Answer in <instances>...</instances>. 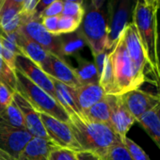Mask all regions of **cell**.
I'll list each match as a JSON object with an SVG mask.
<instances>
[{
    "instance_id": "obj_1",
    "label": "cell",
    "mask_w": 160,
    "mask_h": 160,
    "mask_svg": "<svg viewBox=\"0 0 160 160\" xmlns=\"http://www.w3.org/2000/svg\"><path fill=\"white\" fill-rule=\"evenodd\" d=\"M68 123L81 150L99 157H102L110 147L122 142V138L110 125L90 122L81 114H71Z\"/></svg>"
},
{
    "instance_id": "obj_2",
    "label": "cell",
    "mask_w": 160,
    "mask_h": 160,
    "mask_svg": "<svg viewBox=\"0 0 160 160\" xmlns=\"http://www.w3.org/2000/svg\"><path fill=\"white\" fill-rule=\"evenodd\" d=\"M159 8L147 5L144 0H137L132 18L144 49L153 83L160 80V61L157 52V13Z\"/></svg>"
},
{
    "instance_id": "obj_3",
    "label": "cell",
    "mask_w": 160,
    "mask_h": 160,
    "mask_svg": "<svg viewBox=\"0 0 160 160\" xmlns=\"http://www.w3.org/2000/svg\"><path fill=\"white\" fill-rule=\"evenodd\" d=\"M105 6V5H104ZM85 13L79 27L87 45L93 56L108 49V23L107 10L95 8L92 2L84 6Z\"/></svg>"
},
{
    "instance_id": "obj_4",
    "label": "cell",
    "mask_w": 160,
    "mask_h": 160,
    "mask_svg": "<svg viewBox=\"0 0 160 160\" xmlns=\"http://www.w3.org/2000/svg\"><path fill=\"white\" fill-rule=\"evenodd\" d=\"M14 73L16 76V92L39 113H44L63 122H69L70 115L55 98L31 82L17 69L14 70Z\"/></svg>"
},
{
    "instance_id": "obj_5",
    "label": "cell",
    "mask_w": 160,
    "mask_h": 160,
    "mask_svg": "<svg viewBox=\"0 0 160 160\" xmlns=\"http://www.w3.org/2000/svg\"><path fill=\"white\" fill-rule=\"evenodd\" d=\"M109 57L112 63L117 94L122 95L130 91L138 89L140 85L137 80L133 64L122 36L110 51Z\"/></svg>"
},
{
    "instance_id": "obj_6",
    "label": "cell",
    "mask_w": 160,
    "mask_h": 160,
    "mask_svg": "<svg viewBox=\"0 0 160 160\" xmlns=\"http://www.w3.org/2000/svg\"><path fill=\"white\" fill-rule=\"evenodd\" d=\"M137 0H108L107 15L108 23V49L111 51L125 27L131 23Z\"/></svg>"
},
{
    "instance_id": "obj_7",
    "label": "cell",
    "mask_w": 160,
    "mask_h": 160,
    "mask_svg": "<svg viewBox=\"0 0 160 160\" xmlns=\"http://www.w3.org/2000/svg\"><path fill=\"white\" fill-rule=\"evenodd\" d=\"M19 30L28 38L40 44L47 52L64 58L61 50L60 36H55L49 33L42 25L41 19L35 18L32 14L24 13V19Z\"/></svg>"
},
{
    "instance_id": "obj_8",
    "label": "cell",
    "mask_w": 160,
    "mask_h": 160,
    "mask_svg": "<svg viewBox=\"0 0 160 160\" xmlns=\"http://www.w3.org/2000/svg\"><path fill=\"white\" fill-rule=\"evenodd\" d=\"M121 36L124 42L128 56L133 64L138 84L141 86L147 80L145 72L147 67H149V64L138 33L133 22L129 23L125 27Z\"/></svg>"
},
{
    "instance_id": "obj_9",
    "label": "cell",
    "mask_w": 160,
    "mask_h": 160,
    "mask_svg": "<svg viewBox=\"0 0 160 160\" xmlns=\"http://www.w3.org/2000/svg\"><path fill=\"white\" fill-rule=\"evenodd\" d=\"M40 117L48 138L57 147L70 149L75 152L82 151L73 137L69 123L44 113H40Z\"/></svg>"
},
{
    "instance_id": "obj_10",
    "label": "cell",
    "mask_w": 160,
    "mask_h": 160,
    "mask_svg": "<svg viewBox=\"0 0 160 160\" xmlns=\"http://www.w3.org/2000/svg\"><path fill=\"white\" fill-rule=\"evenodd\" d=\"M15 69L20 71L31 82L57 100L56 91L51 77L45 73L37 63L25 55H17L15 58Z\"/></svg>"
},
{
    "instance_id": "obj_11",
    "label": "cell",
    "mask_w": 160,
    "mask_h": 160,
    "mask_svg": "<svg viewBox=\"0 0 160 160\" xmlns=\"http://www.w3.org/2000/svg\"><path fill=\"white\" fill-rule=\"evenodd\" d=\"M121 96L136 122H138L145 113L155 108L160 103V96L158 94H152L139 89L130 91Z\"/></svg>"
},
{
    "instance_id": "obj_12",
    "label": "cell",
    "mask_w": 160,
    "mask_h": 160,
    "mask_svg": "<svg viewBox=\"0 0 160 160\" xmlns=\"http://www.w3.org/2000/svg\"><path fill=\"white\" fill-rule=\"evenodd\" d=\"M32 138L27 130L12 127L0 121V149L14 158L18 159L20 152Z\"/></svg>"
},
{
    "instance_id": "obj_13",
    "label": "cell",
    "mask_w": 160,
    "mask_h": 160,
    "mask_svg": "<svg viewBox=\"0 0 160 160\" xmlns=\"http://www.w3.org/2000/svg\"><path fill=\"white\" fill-rule=\"evenodd\" d=\"M50 77L75 89L81 86L74 68L69 65L64 58L49 53L47 59L40 66Z\"/></svg>"
},
{
    "instance_id": "obj_14",
    "label": "cell",
    "mask_w": 160,
    "mask_h": 160,
    "mask_svg": "<svg viewBox=\"0 0 160 160\" xmlns=\"http://www.w3.org/2000/svg\"><path fill=\"white\" fill-rule=\"evenodd\" d=\"M107 98L110 106L109 125L122 138H124L137 122L125 107L121 95H107Z\"/></svg>"
},
{
    "instance_id": "obj_15",
    "label": "cell",
    "mask_w": 160,
    "mask_h": 160,
    "mask_svg": "<svg viewBox=\"0 0 160 160\" xmlns=\"http://www.w3.org/2000/svg\"><path fill=\"white\" fill-rule=\"evenodd\" d=\"M13 101L21 110L27 131L31 134L32 137L49 139L43 128L40 113L17 92L13 93Z\"/></svg>"
},
{
    "instance_id": "obj_16",
    "label": "cell",
    "mask_w": 160,
    "mask_h": 160,
    "mask_svg": "<svg viewBox=\"0 0 160 160\" xmlns=\"http://www.w3.org/2000/svg\"><path fill=\"white\" fill-rule=\"evenodd\" d=\"M74 94L80 114L104 99L107 95L99 83H91L79 86L74 89Z\"/></svg>"
},
{
    "instance_id": "obj_17",
    "label": "cell",
    "mask_w": 160,
    "mask_h": 160,
    "mask_svg": "<svg viewBox=\"0 0 160 160\" xmlns=\"http://www.w3.org/2000/svg\"><path fill=\"white\" fill-rule=\"evenodd\" d=\"M56 147L49 139L33 137L20 152L18 160H48L50 152Z\"/></svg>"
},
{
    "instance_id": "obj_18",
    "label": "cell",
    "mask_w": 160,
    "mask_h": 160,
    "mask_svg": "<svg viewBox=\"0 0 160 160\" xmlns=\"http://www.w3.org/2000/svg\"><path fill=\"white\" fill-rule=\"evenodd\" d=\"M16 44L20 47L23 55L30 58L39 66H41L49 56V52H47L36 42L28 38L20 30H18L17 32Z\"/></svg>"
},
{
    "instance_id": "obj_19",
    "label": "cell",
    "mask_w": 160,
    "mask_h": 160,
    "mask_svg": "<svg viewBox=\"0 0 160 160\" xmlns=\"http://www.w3.org/2000/svg\"><path fill=\"white\" fill-rule=\"evenodd\" d=\"M51 79H52V82L54 84V88L56 91L57 101L62 106V108L68 112L69 115L73 114V113L80 114L79 109L76 105L74 89L52 77Z\"/></svg>"
},
{
    "instance_id": "obj_20",
    "label": "cell",
    "mask_w": 160,
    "mask_h": 160,
    "mask_svg": "<svg viewBox=\"0 0 160 160\" xmlns=\"http://www.w3.org/2000/svg\"><path fill=\"white\" fill-rule=\"evenodd\" d=\"M81 115L90 122L99 123H110V106L107 95L104 99L94 104L86 111L82 112Z\"/></svg>"
},
{
    "instance_id": "obj_21",
    "label": "cell",
    "mask_w": 160,
    "mask_h": 160,
    "mask_svg": "<svg viewBox=\"0 0 160 160\" xmlns=\"http://www.w3.org/2000/svg\"><path fill=\"white\" fill-rule=\"evenodd\" d=\"M78 65L74 68L75 73L81 85L99 83V74L94 62L89 61L81 57H77Z\"/></svg>"
},
{
    "instance_id": "obj_22",
    "label": "cell",
    "mask_w": 160,
    "mask_h": 160,
    "mask_svg": "<svg viewBox=\"0 0 160 160\" xmlns=\"http://www.w3.org/2000/svg\"><path fill=\"white\" fill-rule=\"evenodd\" d=\"M137 122L141 125V127L160 149V121L157 116L156 108L145 113L139 120H138Z\"/></svg>"
},
{
    "instance_id": "obj_23",
    "label": "cell",
    "mask_w": 160,
    "mask_h": 160,
    "mask_svg": "<svg viewBox=\"0 0 160 160\" xmlns=\"http://www.w3.org/2000/svg\"><path fill=\"white\" fill-rule=\"evenodd\" d=\"M60 40H61V50L64 57L71 56L77 53L87 44L79 29L72 33L60 35Z\"/></svg>"
},
{
    "instance_id": "obj_24",
    "label": "cell",
    "mask_w": 160,
    "mask_h": 160,
    "mask_svg": "<svg viewBox=\"0 0 160 160\" xmlns=\"http://www.w3.org/2000/svg\"><path fill=\"white\" fill-rule=\"evenodd\" d=\"M0 121L12 127L27 130L21 110L13 100L3 109L0 115Z\"/></svg>"
},
{
    "instance_id": "obj_25",
    "label": "cell",
    "mask_w": 160,
    "mask_h": 160,
    "mask_svg": "<svg viewBox=\"0 0 160 160\" xmlns=\"http://www.w3.org/2000/svg\"><path fill=\"white\" fill-rule=\"evenodd\" d=\"M100 158L101 160H133L128 150L122 142L110 147L108 152Z\"/></svg>"
},
{
    "instance_id": "obj_26",
    "label": "cell",
    "mask_w": 160,
    "mask_h": 160,
    "mask_svg": "<svg viewBox=\"0 0 160 160\" xmlns=\"http://www.w3.org/2000/svg\"><path fill=\"white\" fill-rule=\"evenodd\" d=\"M0 81L7 85L12 91L16 92V76L14 70L9 67L0 55Z\"/></svg>"
},
{
    "instance_id": "obj_27",
    "label": "cell",
    "mask_w": 160,
    "mask_h": 160,
    "mask_svg": "<svg viewBox=\"0 0 160 160\" xmlns=\"http://www.w3.org/2000/svg\"><path fill=\"white\" fill-rule=\"evenodd\" d=\"M80 24L81 23L78 22L72 17L60 14L58 17V35L60 36L62 34H68L76 31L79 28Z\"/></svg>"
},
{
    "instance_id": "obj_28",
    "label": "cell",
    "mask_w": 160,
    "mask_h": 160,
    "mask_svg": "<svg viewBox=\"0 0 160 160\" xmlns=\"http://www.w3.org/2000/svg\"><path fill=\"white\" fill-rule=\"evenodd\" d=\"M84 13H85L84 3L80 4V3H75V2H64L63 11L61 14L72 17L78 22L81 23Z\"/></svg>"
},
{
    "instance_id": "obj_29",
    "label": "cell",
    "mask_w": 160,
    "mask_h": 160,
    "mask_svg": "<svg viewBox=\"0 0 160 160\" xmlns=\"http://www.w3.org/2000/svg\"><path fill=\"white\" fill-rule=\"evenodd\" d=\"M122 143L128 150L133 160H151L144 150L129 138L125 137L124 138H122Z\"/></svg>"
},
{
    "instance_id": "obj_30",
    "label": "cell",
    "mask_w": 160,
    "mask_h": 160,
    "mask_svg": "<svg viewBox=\"0 0 160 160\" xmlns=\"http://www.w3.org/2000/svg\"><path fill=\"white\" fill-rule=\"evenodd\" d=\"M75 153L70 149L56 147L50 152L48 160H76Z\"/></svg>"
},
{
    "instance_id": "obj_31",
    "label": "cell",
    "mask_w": 160,
    "mask_h": 160,
    "mask_svg": "<svg viewBox=\"0 0 160 160\" xmlns=\"http://www.w3.org/2000/svg\"><path fill=\"white\" fill-rule=\"evenodd\" d=\"M63 5H64L63 1H61V0H56V1H54L53 3H51L48 7L44 9V11L40 15V19L44 18V17L60 15L63 11Z\"/></svg>"
},
{
    "instance_id": "obj_32",
    "label": "cell",
    "mask_w": 160,
    "mask_h": 160,
    "mask_svg": "<svg viewBox=\"0 0 160 160\" xmlns=\"http://www.w3.org/2000/svg\"><path fill=\"white\" fill-rule=\"evenodd\" d=\"M58 16H50V17H44L41 19L42 25L44 27V28L51 34L55 36H59L58 35Z\"/></svg>"
},
{
    "instance_id": "obj_33",
    "label": "cell",
    "mask_w": 160,
    "mask_h": 160,
    "mask_svg": "<svg viewBox=\"0 0 160 160\" xmlns=\"http://www.w3.org/2000/svg\"><path fill=\"white\" fill-rule=\"evenodd\" d=\"M13 91L0 81V105L6 108L13 100Z\"/></svg>"
},
{
    "instance_id": "obj_34",
    "label": "cell",
    "mask_w": 160,
    "mask_h": 160,
    "mask_svg": "<svg viewBox=\"0 0 160 160\" xmlns=\"http://www.w3.org/2000/svg\"><path fill=\"white\" fill-rule=\"evenodd\" d=\"M110 51H103L95 56L94 57V64H95V67L97 69V72H98V74H99V78H100V75L102 73V71H103V68H104V65H105V61H106V58L108 57V55L109 54Z\"/></svg>"
},
{
    "instance_id": "obj_35",
    "label": "cell",
    "mask_w": 160,
    "mask_h": 160,
    "mask_svg": "<svg viewBox=\"0 0 160 160\" xmlns=\"http://www.w3.org/2000/svg\"><path fill=\"white\" fill-rule=\"evenodd\" d=\"M75 156H76V160H101V158L96 154L84 151L76 152Z\"/></svg>"
},
{
    "instance_id": "obj_36",
    "label": "cell",
    "mask_w": 160,
    "mask_h": 160,
    "mask_svg": "<svg viewBox=\"0 0 160 160\" xmlns=\"http://www.w3.org/2000/svg\"><path fill=\"white\" fill-rule=\"evenodd\" d=\"M157 52L160 61V12L157 13Z\"/></svg>"
},
{
    "instance_id": "obj_37",
    "label": "cell",
    "mask_w": 160,
    "mask_h": 160,
    "mask_svg": "<svg viewBox=\"0 0 160 160\" xmlns=\"http://www.w3.org/2000/svg\"><path fill=\"white\" fill-rule=\"evenodd\" d=\"M0 160H18V159L14 158L13 156H12L10 153L3 151L2 149H0Z\"/></svg>"
},
{
    "instance_id": "obj_38",
    "label": "cell",
    "mask_w": 160,
    "mask_h": 160,
    "mask_svg": "<svg viewBox=\"0 0 160 160\" xmlns=\"http://www.w3.org/2000/svg\"><path fill=\"white\" fill-rule=\"evenodd\" d=\"M90 1L97 9H101L102 7H104V5L106 3V0H90Z\"/></svg>"
},
{
    "instance_id": "obj_39",
    "label": "cell",
    "mask_w": 160,
    "mask_h": 160,
    "mask_svg": "<svg viewBox=\"0 0 160 160\" xmlns=\"http://www.w3.org/2000/svg\"><path fill=\"white\" fill-rule=\"evenodd\" d=\"M7 1L11 2V3H12V4H14V5H16V6H18V7H20V8H22L24 10L25 0H7Z\"/></svg>"
},
{
    "instance_id": "obj_40",
    "label": "cell",
    "mask_w": 160,
    "mask_h": 160,
    "mask_svg": "<svg viewBox=\"0 0 160 160\" xmlns=\"http://www.w3.org/2000/svg\"><path fill=\"white\" fill-rule=\"evenodd\" d=\"M144 2H145L147 5H152V6L160 7V0H144Z\"/></svg>"
},
{
    "instance_id": "obj_41",
    "label": "cell",
    "mask_w": 160,
    "mask_h": 160,
    "mask_svg": "<svg viewBox=\"0 0 160 160\" xmlns=\"http://www.w3.org/2000/svg\"><path fill=\"white\" fill-rule=\"evenodd\" d=\"M63 2H75V3H80V4H83L85 0H61Z\"/></svg>"
},
{
    "instance_id": "obj_42",
    "label": "cell",
    "mask_w": 160,
    "mask_h": 160,
    "mask_svg": "<svg viewBox=\"0 0 160 160\" xmlns=\"http://www.w3.org/2000/svg\"><path fill=\"white\" fill-rule=\"evenodd\" d=\"M158 95L160 96V93H158ZM156 112H157V116H158L159 121H160V103H159V105L156 107Z\"/></svg>"
},
{
    "instance_id": "obj_43",
    "label": "cell",
    "mask_w": 160,
    "mask_h": 160,
    "mask_svg": "<svg viewBox=\"0 0 160 160\" xmlns=\"http://www.w3.org/2000/svg\"><path fill=\"white\" fill-rule=\"evenodd\" d=\"M154 85L157 87V90H158V93H160V80H158V81L154 82Z\"/></svg>"
},
{
    "instance_id": "obj_44",
    "label": "cell",
    "mask_w": 160,
    "mask_h": 160,
    "mask_svg": "<svg viewBox=\"0 0 160 160\" xmlns=\"http://www.w3.org/2000/svg\"><path fill=\"white\" fill-rule=\"evenodd\" d=\"M5 108L4 107H2L1 105H0V115H1V113H2V111H3V109H4Z\"/></svg>"
}]
</instances>
